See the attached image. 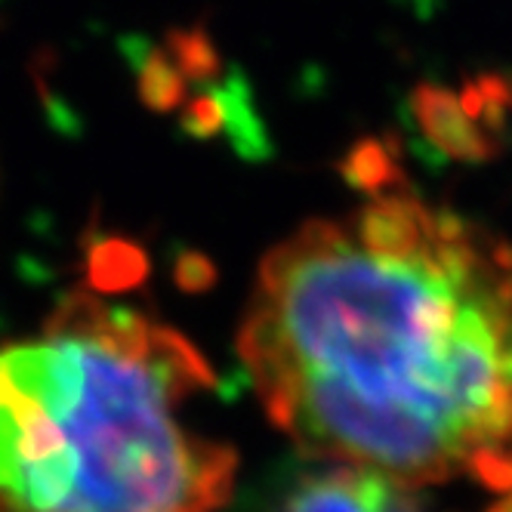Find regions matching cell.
<instances>
[{
	"mask_svg": "<svg viewBox=\"0 0 512 512\" xmlns=\"http://www.w3.org/2000/svg\"><path fill=\"white\" fill-rule=\"evenodd\" d=\"M238 355L306 457L411 488L512 442V272L454 284L312 219L260 263Z\"/></svg>",
	"mask_w": 512,
	"mask_h": 512,
	"instance_id": "cell-1",
	"label": "cell"
},
{
	"mask_svg": "<svg viewBox=\"0 0 512 512\" xmlns=\"http://www.w3.org/2000/svg\"><path fill=\"white\" fill-rule=\"evenodd\" d=\"M204 355L142 312L75 294L0 352V512H216L238 457L179 423Z\"/></svg>",
	"mask_w": 512,
	"mask_h": 512,
	"instance_id": "cell-2",
	"label": "cell"
},
{
	"mask_svg": "<svg viewBox=\"0 0 512 512\" xmlns=\"http://www.w3.org/2000/svg\"><path fill=\"white\" fill-rule=\"evenodd\" d=\"M278 512H423V506L414 488L392 475L337 463L297 479Z\"/></svg>",
	"mask_w": 512,
	"mask_h": 512,
	"instance_id": "cell-3",
	"label": "cell"
},
{
	"mask_svg": "<svg viewBox=\"0 0 512 512\" xmlns=\"http://www.w3.org/2000/svg\"><path fill=\"white\" fill-rule=\"evenodd\" d=\"M352 238L374 256L411 260L432 250V210L411 189L380 195L355 213Z\"/></svg>",
	"mask_w": 512,
	"mask_h": 512,
	"instance_id": "cell-4",
	"label": "cell"
},
{
	"mask_svg": "<svg viewBox=\"0 0 512 512\" xmlns=\"http://www.w3.org/2000/svg\"><path fill=\"white\" fill-rule=\"evenodd\" d=\"M414 115L426 139L438 152H445L463 164H485L497 155V145L475 127L457 102V96L445 87L420 84L414 90Z\"/></svg>",
	"mask_w": 512,
	"mask_h": 512,
	"instance_id": "cell-5",
	"label": "cell"
},
{
	"mask_svg": "<svg viewBox=\"0 0 512 512\" xmlns=\"http://www.w3.org/2000/svg\"><path fill=\"white\" fill-rule=\"evenodd\" d=\"M340 176L346 179V186L371 198L408 189L405 170L398 167L392 142L377 136H364L352 145L340 161Z\"/></svg>",
	"mask_w": 512,
	"mask_h": 512,
	"instance_id": "cell-6",
	"label": "cell"
},
{
	"mask_svg": "<svg viewBox=\"0 0 512 512\" xmlns=\"http://www.w3.org/2000/svg\"><path fill=\"white\" fill-rule=\"evenodd\" d=\"M219 96H223V105H226V130L232 136L235 149L250 161L266 158L269 155V136H266L263 121L253 112V99H250L244 78L241 75L229 78L226 87L219 90Z\"/></svg>",
	"mask_w": 512,
	"mask_h": 512,
	"instance_id": "cell-7",
	"label": "cell"
},
{
	"mask_svg": "<svg viewBox=\"0 0 512 512\" xmlns=\"http://www.w3.org/2000/svg\"><path fill=\"white\" fill-rule=\"evenodd\" d=\"M145 272H149L145 253L127 241H105L93 250L90 281L96 290H105V294H118V290L136 287L145 278Z\"/></svg>",
	"mask_w": 512,
	"mask_h": 512,
	"instance_id": "cell-8",
	"label": "cell"
},
{
	"mask_svg": "<svg viewBox=\"0 0 512 512\" xmlns=\"http://www.w3.org/2000/svg\"><path fill=\"white\" fill-rule=\"evenodd\" d=\"M167 47L170 59L179 68V75L186 81H216L219 71H223V59H219L213 41L207 38L204 28H176L167 34Z\"/></svg>",
	"mask_w": 512,
	"mask_h": 512,
	"instance_id": "cell-9",
	"label": "cell"
},
{
	"mask_svg": "<svg viewBox=\"0 0 512 512\" xmlns=\"http://www.w3.org/2000/svg\"><path fill=\"white\" fill-rule=\"evenodd\" d=\"M139 96L152 112H173L176 105L186 102V78L179 75L167 53H145L139 68Z\"/></svg>",
	"mask_w": 512,
	"mask_h": 512,
	"instance_id": "cell-10",
	"label": "cell"
},
{
	"mask_svg": "<svg viewBox=\"0 0 512 512\" xmlns=\"http://www.w3.org/2000/svg\"><path fill=\"white\" fill-rule=\"evenodd\" d=\"M182 127L195 139H213L219 130H226V105L223 96H219V87L186 102V108H182Z\"/></svg>",
	"mask_w": 512,
	"mask_h": 512,
	"instance_id": "cell-11",
	"label": "cell"
},
{
	"mask_svg": "<svg viewBox=\"0 0 512 512\" xmlns=\"http://www.w3.org/2000/svg\"><path fill=\"white\" fill-rule=\"evenodd\" d=\"M173 278L182 290H186V294H204V290H210L216 284V266L207 260L204 253L186 250V253H179Z\"/></svg>",
	"mask_w": 512,
	"mask_h": 512,
	"instance_id": "cell-12",
	"label": "cell"
},
{
	"mask_svg": "<svg viewBox=\"0 0 512 512\" xmlns=\"http://www.w3.org/2000/svg\"><path fill=\"white\" fill-rule=\"evenodd\" d=\"M479 93H482V118L491 130H503L506 112L512 108V84L500 75H482L479 81Z\"/></svg>",
	"mask_w": 512,
	"mask_h": 512,
	"instance_id": "cell-13",
	"label": "cell"
},
{
	"mask_svg": "<svg viewBox=\"0 0 512 512\" xmlns=\"http://www.w3.org/2000/svg\"><path fill=\"white\" fill-rule=\"evenodd\" d=\"M488 512H512V497L500 500V503H497V506H491Z\"/></svg>",
	"mask_w": 512,
	"mask_h": 512,
	"instance_id": "cell-14",
	"label": "cell"
}]
</instances>
